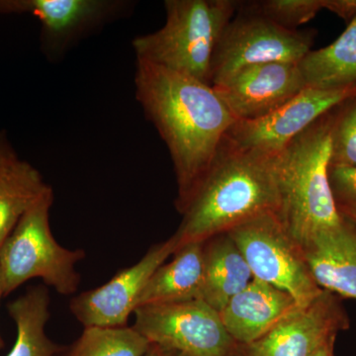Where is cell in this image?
Returning <instances> with one entry per match:
<instances>
[{"mask_svg": "<svg viewBox=\"0 0 356 356\" xmlns=\"http://www.w3.org/2000/svg\"><path fill=\"white\" fill-rule=\"evenodd\" d=\"M330 165L356 168V96L337 107Z\"/></svg>", "mask_w": 356, "mask_h": 356, "instance_id": "cell-23", "label": "cell"}, {"mask_svg": "<svg viewBox=\"0 0 356 356\" xmlns=\"http://www.w3.org/2000/svg\"><path fill=\"white\" fill-rule=\"evenodd\" d=\"M278 210L280 192L271 159L236 151L222 143L172 238L177 248L206 242L255 217L277 215Z\"/></svg>", "mask_w": 356, "mask_h": 356, "instance_id": "cell-2", "label": "cell"}, {"mask_svg": "<svg viewBox=\"0 0 356 356\" xmlns=\"http://www.w3.org/2000/svg\"><path fill=\"white\" fill-rule=\"evenodd\" d=\"M323 6L324 9L350 22L356 16V0H323Z\"/></svg>", "mask_w": 356, "mask_h": 356, "instance_id": "cell-25", "label": "cell"}, {"mask_svg": "<svg viewBox=\"0 0 356 356\" xmlns=\"http://www.w3.org/2000/svg\"><path fill=\"white\" fill-rule=\"evenodd\" d=\"M120 0H0V13H28L41 22L46 53L62 57L96 28L125 13Z\"/></svg>", "mask_w": 356, "mask_h": 356, "instance_id": "cell-11", "label": "cell"}, {"mask_svg": "<svg viewBox=\"0 0 356 356\" xmlns=\"http://www.w3.org/2000/svg\"><path fill=\"white\" fill-rule=\"evenodd\" d=\"M307 88L331 89L356 84V16L331 44L299 62Z\"/></svg>", "mask_w": 356, "mask_h": 356, "instance_id": "cell-18", "label": "cell"}, {"mask_svg": "<svg viewBox=\"0 0 356 356\" xmlns=\"http://www.w3.org/2000/svg\"><path fill=\"white\" fill-rule=\"evenodd\" d=\"M341 218L356 229V209L346 211V212L341 213Z\"/></svg>", "mask_w": 356, "mask_h": 356, "instance_id": "cell-29", "label": "cell"}, {"mask_svg": "<svg viewBox=\"0 0 356 356\" xmlns=\"http://www.w3.org/2000/svg\"><path fill=\"white\" fill-rule=\"evenodd\" d=\"M356 96V84L344 88H306L266 117L236 121L222 144L236 151L273 159L314 122Z\"/></svg>", "mask_w": 356, "mask_h": 356, "instance_id": "cell-9", "label": "cell"}, {"mask_svg": "<svg viewBox=\"0 0 356 356\" xmlns=\"http://www.w3.org/2000/svg\"><path fill=\"white\" fill-rule=\"evenodd\" d=\"M50 187L38 170L25 161L0 177V250L26 211Z\"/></svg>", "mask_w": 356, "mask_h": 356, "instance_id": "cell-20", "label": "cell"}, {"mask_svg": "<svg viewBox=\"0 0 356 356\" xmlns=\"http://www.w3.org/2000/svg\"><path fill=\"white\" fill-rule=\"evenodd\" d=\"M149 346L134 327H89L67 356H144Z\"/></svg>", "mask_w": 356, "mask_h": 356, "instance_id": "cell-21", "label": "cell"}, {"mask_svg": "<svg viewBox=\"0 0 356 356\" xmlns=\"http://www.w3.org/2000/svg\"><path fill=\"white\" fill-rule=\"evenodd\" d=\"M23 161L13 152L0 143V177H6L22 165Z\"/></svg>", "mask_w": 356, "mask_h": 356, "instance_id": "cell-26", "label": "cell"}, {"mask_svg": "<svg viewBox=\"0 0 356 356\" xmlns=\"http://www.w3.org/2000/svg\"><path fill=\"white\" fill-rule=\"evenodd\" d=\"M337 107L271 159L280 192L277 217L300 248L321 232L343 222L329 179Z\"/></svg>", "mask_w": 356, "mask_h": 356, "instance_id": "cell-3", "label": "cell"}, {"mask_svg": "<svg viewBox=\"0 0 356 356\" xmlns=\"http://www.w3.org/2000/svg\"><path fill=\"white\" fill-rule=\"evenodd\" d=\"M238 7L240 13L261 16L290 30H297L324 9L323 0H261L238 2Z\"/></svg>", "mask_w": 356, "mask_h": 356, "instance_id": "cell-22", "label": "cell"}, {"mask_svg": "<svg viewBox=\"0 0 356 356\" xmlns=\"http://www.w3.org/2000/svg\"><path fill=\"white\" fill-rule=\"evenodd\" d=\"M2 296H3V289H2L1 277H0V299H1ZM1 346H2V341H1V337H0V348H1Z\"/></svg>", "mask_w": 356, "mask_h": 356, "instance_id": "cell-30", "label": "cell"}, {"mask_svg": "<svg viewBox=\"0 0 356 356\" xmlns=\"http://www.w3.org/2000/svg\"><path fill=\"white\" fill-rule=\"evenodd\" d=\"M298 64L252 65L213 89L236 121L257 120L273 113L307 88Z\"/></svg>", "mask_w": 356, "mask_h": 356, "instance_id": "cell-12", "label": "cell"}, {"mask_svg": "<svg viewBox=\"0 0 356 356\" xmlns=\"http://www.w3.org/2000/svg\"><path fill=\"white\" fill-rule=\"evenodd\" d=\"M241 250L254 280L291 295L308 306L324 290L312 277L303 252L288 235L275 213H266L228 232Z\"/></svg>", "mask_w": 356, "mask_h": 356, "instance_id": "cell-6", "label": "cell"}, {"mask_svg": "<svg viewBox=\"0 0 356 356\" xmlns=\"http://www.w3.org/2000/svg\"><path fill=\"white\" fill-rule=\"evenodd\" d=\"M133 325L154 346L182 356H236L240 346L202 299L138 307Z\"/></svg>", "mask_w": 356, "mask_h": 356, "instance_id": "cell-7", "label": "cell"}, {"mask_svg": "<svg viewBox=\"0 0 356 356\" xmlns=\"http://www.w3.org/2000/svg\"><path fill=\"white\" fill-rule=\"evenodd\" d=\"M144 356H182L175 351L166 350V348H161L159 346L151 344L149 350H147L146 355Z\"/></svg>", "mask_w": 356, "mask_h": 356, "instance_id": "cell-27", "label": "cell"}, {"mask_svg": "<svg viewBox=\"0 0 356 356\" xmlns=\"http://www.w3.org/2000/svg\"><path fill=\"white\" fill-rule=\"evenodd\" d=\"M310 31L290 30L261 16L240 13L218 40L210 69V86L236 72L267 63H299L313 46Z\"/></svg>", "mask_w": 356, "mask_h": 356, "instance_id": "cell-8", "label": "cell"}, {"mask_svg": "<svg viewBox=\"0 0 356 356\" xmlns=\"http://www.w3.org/2000/svg\"><path fill=\"white\" fill-rule=\"evenodd\" d=\"M154 271L138 307L201 299L204 282V242L189 243Z\"/></svg>", "mask_w": 356, "mask_h": 356, "instance_id": "cell-16", "label": "cell"}, {"mask_svg": "<svg viewBox=\"0 0 356 356\" xmlns=\"http://www.w3.org/2000/svg\"><path fill=\"white\" fill-rule=\"evenodd\" d=\"M329 179L339 214L356 209V168L330 165Z\"/></svg>", "mask_w": 356, "mask_h": 356, "instance_id": "cell-24", "label": "cell"}, {"mask_svg": "<svg viewBox=\"0 0 356 356\" xmlns=\"http://www.w3.org/2000/svg\"><path fill=\"white\" fill-rule=\"evenodd\" d=\"M288 293L252 280L243 291L233 297L220 312L222 324L240 346L261 339L300 309Z\"/></svg>", "mask_w": 356, "mask_h": 356, "instance_id": "cell-14", "label": "cell"}, {"mask_svg": "<svg viewBox=\"0 0 356 356\" xmlns=\"http://www.w3.org/2000/svg\"><path fill=\"white\" fill-rule=\"evenodd\" d=\"M348 327L350 321L339 300L324 290L261 339L241 348L243 356H314Z\"/></svg>", "mask_w": 356, "mask_h": 356, "instance_id": "cell-13", "label": "cell"}, {"mask_svg": "<svg viewBox=\"0 0 356 356\" xmlns=\"http://www.w3.org/2000/svg\"><path fill=\"white\" fill-rule=\"evenodd\" d=\"M254 280L245 257L228 233L204 242L201 299L219 312Z\"/></svg>", "mask_w": 356, "mask_h": 356, "instance_id": "cell-17", "label": "cell"}, {"mask_svg": "<svg viewBox=\"0 0 356 356\" xmlns=\"http://www.w3.org/2000/svg\"><path fill=\"white\" fill-rule=\"evenodd\" d=\"M334 341H332L325 344L314 356H336L334 355Z\"/></svg>", "mask_w": 356, "mask_h": 356, "instance_id": "cell-28", "label": "cell"}, {"mask_svg": "<svg viewBox=\"0 0 356 356\" xmlns=\"http://www.w3.org/2000/svg\"><path fill=\"white\" fill-rule=\"evenodd\" d=\"M238 6L233 0H166L165 25L133 40L137 60L210 86L211 62L218 40Z\"/></svg>", "mask_w": 356, "mask_h": 356, "instance_id": "cell-4", "label": "cell"}, {"mask_svg": "<svg viewBox=\"0 0 356 356\" xmlns=\"http://www.w3.org/2000/svg\"><path fill=\"white\" fill-rule=\"evenodd\" d=\"M17 329L15 344L7 356H53L57 344L47 336L50 318V296L44 287H34L8 305Z\"/></svg>", "mask_w": 356, "mask_h": 356, "instance_id": "cell-19", "label": "cell"}, {"mask_svg": "<svg viewBox=\"0 0 356 356\" xmlns=\"http://www.w3.org/2000/svg\"><path fill=\"white\" fill-rule=\"evenodd\" d=\"M136 98L165 143L177 181L181 214L236 122L209 84L137 60Z\"/></svg>", "mask_w": 356, "mask_h": 356, "instance_id": "cell-1", "label": "cell"}, {"mask_svg": "<svg viewBox=\"0 0 356 356\" xmlns=\"http://www.w3.org/2000/svg\"><path fill=\"white\" fill-rule=\"evenodd\" d=\"M177 248L172 236L165 242L156 243L137 264L123 269L102 286L72 299L70 311L84 327H125L138 308L147 281Z\"/></svg>", "mask_w": 356, "mask_h": 356, "instance_id": "cell-10", "label": "cell"}, {"mask_svg": "<svg viewBox=\"0 0 356 356\" xmlns=\"http://www.w3.org/2000/svg\"><path fill=\"white\" fill-rule=\"evenodd\" d=\"M51 187L36 201L16 225L0 250V277L4 295L26 281L41 278L63 295L74 294L81 284L77 262L86 257L83 250H69L54 238L50 209Z\"/></svg>", "mask_w": 356, "mask_h": 356, "instance_id": "cell-5", "label": "cell"}, {"mask_svg": "<svg viewBox=\"0 0 356 356\" xmlns=\"http://www.w3.org/2000/svg\"><path fill=\"white\" fill-rule=\"evenodd\" d=\"M312 277L325 291L356 300V229L344 221L301 247Z\"/></svg>", "mask_w": 356, "mask_h": 356, "instance_id": "cell-15", "label": "cell"}]
</instances>
